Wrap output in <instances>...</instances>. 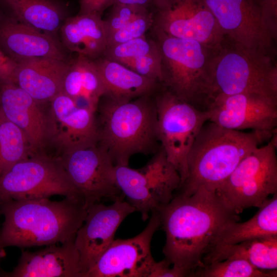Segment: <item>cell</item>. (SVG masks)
<instances>
[{"instance_id":"obj_21","label":"cell","mask_w":277,"mask_h":277,"mask_svg":"<svg viewBox=\"0 0 277 277\" xmlns=\"http://www.w3.org/2000/svg\"><path fill=\"white\" fill-rule=\"evenodd\" d=\"M70 62L49 57L21 61L17 63L14 83L40 104L50 102L62 90Z\"/></svg>"},{"instance_id":"obj_11","label":"cell","mask_w":277,"mask_h":277,"mask_svg":"<svg viewBox=\"0 0 277 277\" xmlns=\"http://www.w3.org/2000/svg\"><path fill=\"white\" fill-rule=\"evenodd\" d=\"M149 33L197 41L215 51L226 37L203 0H154Z\"/></svg>"},{"instance_id":"obj_31","label":"cell","mask_w":277,"mask_h":277,"mask_svg":"<svg viewBox=\"0 0 277 277\" xmlns=\"http://www.w3.org/2000/svg\"><path fill=\"white\" fill-rule=\"evenodd\" d=\"M153 17L148 9L123 27L108 34L107 48L121 44L146 34L152 27Z\"/></svg>"},{"instance_id":"obj_36","label":"cell","mask_w":277,"mask_h":277,"mask_svg":"<svg viewBox=\"0 0 277 277\" xmlns=\"http://www.w3.org/2000/svg\"><path fill=\"white\" fill-rule=\"evenodd\" d=\"M262 8L266 17L270 20L276 19L277 0H253Z\"/></svg>"},{"instance_id":"obj_33","label":"cell","mask_w":277,"mask_h":277,"mask_svg":"<svg viewBox=\"0 0 277 277\" xmlns=\"http://www.w3.org/2000/svg\"><path fill=\"white\" fill-rule=\"evenodd\" d=\"M171 264L165 258L154 264L149 277H184L189 276L190 273L185 269L175 266L170 268Z\"/></svg>"},{"instance_id":"obj_24","label":"cell","mask_w":277,"mask_h":277,"mask_svg":"<svg viewBox=\"0 0 277 277\" xmlns=\"http://www.w3.org/2000/svg\"><path fill=\"white\" fill-rule=\"evenodd\" d=\"M94 60L104 86V96L128 101L153 95L162 86L160 82L140 75L117 62L102 56Z\"/></svg>"},{"instance_id":"obj_16","label":"cell","mask_w":277,"mask_h":277,"mask_svg":"<svg viewBox=\"0 0 277 277\" xmlns=\"http://www.w3.org/2000/svg\"><path fill=\"white\" fill-rule=\"evenodd\" d=\"M86 209L85 219L74 240L80 255L81 277L114 241L115 232L125 219L136 211L123 199L109 205L96 202Z\"/></svg>"},{"instance_id":"obj_35","label":"cell","mask_w":277,"mask_h":277,"mask_svg":"<svg viewBox=\"0 0 277 277\" xmlns=\"http://www.w3.org/2000/svg\"><path fill=\"white\" fill-rule=\"evenodd\" d=\"M17 64L7 56L0 49V81L14 83Z\"/></svg>"},{"instance_id":"obj_4","label":"cell","mask_w":277,"mask_h":277,"mask_svg":"<svg viewBox=\"0 0 277 277\" xmlns=\"http://www.w3.org/2000/svg\"><path fill=\"white\" fill-rule=\"evenodd\" d=\"M96 111L99 114L97 145L108 153L114 165L128 166L133 155L147 154L160 147H157V110L153 95L128 101L103 96Z\"/></svg>"},{"instance_id":"obj_15","label":"cell","mask_w":277,"mask_h":277,"mask_svg":"<svg viewBox=\"0 0 277 277\" xmlns=\"http://www.w3.org/2000/svg\"><path fill=\"white\" fill-rule=\"evenodd\" d=\"M49 103L47 142L55 146L63 155L97 144L95 112L78 105L61 91Z\"/></svg>"},{"instance_id":"obj_6","label":"cell","mask_w":277,"mask_h":277,"mask_svg":"<svg viewBox=\"0 0 277 277\" xmlns=\"http://www.w3.org/2000/svg\"><path fill=\"white\" fill-rule=\"evenodd\" d=\"M211 73L213 100L217 95L244 93L277 100V69L267 53L225 45L214 53Z\"/></svg>"},{"instance_id":"obj_8","label":"cell","mask_w":277,"mask_h":277,"mask_svg":"<svg viewBox=\"0 0 277 277\" xmlns=\"http://www.w3.org/2000/svg\"><path fill=\"white\" fill-rule=\"evenodd\" d=\"M153 96L159 141L180 174L181 186L188 174V153L201 128L209 121V114L179 98L163 85Z\"/></svg>"},{"instance_id":"obj_26","label":"cell","mask_w":277,"mask_h":277,"mask_svg":"<svg viewBox=\"0 0 277 277\" xmlns=\"http://www.w3.org/2000/svg\"><path fill=\"white\" fill-rule=\"evenodd\" d=\"M259 208L255 215L246 222L232 221L226 224L217 234L211 247L277 236V193Z\"/></svg>"},{"instance_id":"obj_13","label":"cell","mask_w":277,"mask_h":277,"mask_svg":"<svg viewBox=\"0 0 277 277\" xmlns=\"http://www.w3.org/2000/svg\"><path fill=\"white\" fill-rule=\"evenodd\" d=\"M83 196L86 208L103 198L123 199L116 186L114 165L97 144L74 150L57 157Z\"/></svg>"},{"instance_id":"obj_17","label":"cell","mask_w":277,"mask_h":277,"mask_svg":"<svg viewBox=\"0 0 277 277\" xmlns=\"http://www.w3.org/2000/svg\"><path fill=\"white\" fill-rule=\"evenodd\" d=\"M209 121L223 128L273 132L277 128V100L255 93L215 96Z\"/></svg>"},{"instance_id":"obj_29","label":"cell","mask_w":277,"mask_h":277,"mask_svg":"<svg viewBox=\"0 0 277 277\" xmlns=\"http://www.w3.org/2000/svg\"><path fill=\"white\" fill-rule=\"evenodd\" d=\"M275 270L256 268L246 260L231 258L202 265L190 275L193 277H276Z\"/></svg>"},{"instance_id":"obj_1","label":"cell","mask_w":277,"mask_h":277,"mask_svg":"<svg viewBox=\"0 0 277 277\" xmlns=\"http://www.w3.org/2000/svg\"><path fill=\"white\" fill-rule=\"evenodd\" d=\"M156 211L166 234L165 259L173 266L188 271L189 276L203 265V256L223 227L240 220L215 191L204 187L190 195L179 193Z\"/></svg>"},{"instance_id":"obj_38","label":"cell","mask_w":277,"mask_h":277,"mask_svg":"<svg viewBox=\"0 0 277 277\" xmlns=\"http://www.w3.org/2000/svg\"><path fill=\"white\" fill-rule=\"evenodd\" d=\"M2 215L1 210V206H0V216ZM6 255V253L5 252H0V260L4 258Z\"/></svg>"},{"instance_id":"obj_22","label":"cell","mask_w":277,"mask_h":277,"mask_svg":"<svg viewBox=\"0 0 277 277\" xmlns=\"http://www.w3.org/2000/svg\"><path fill=\"white\" fill-rule=\"evenodd\" d=\"M0 12L60 39V28L71 16L69 6L64 0H0Z\"/></svg>"},{"instance_id":"obj_23","label":"cell","mask_w":277,"mask_h":277,"mask_svg":"<svg viewBox=\"0 0 277 277\" xmlns=\"http://www.w3.org/2000/svg\"><path fill=\"white\" fill-rule=\"evenodd\" d=\"M102 15L77 14L67 18L59 31L64 47L91 60L102 57L107 48V32Z\"/></svg>"},{"instance_id":"obj_32","label":"cell","mask_w":277,"mask_h":277,"mask_svg":"<svg viewBox=\"0 0 277 277\" xmlns=\"http://www.w3.org/2000/svg\"><path fill=\"white\" fill-rule=\"evenodd\" d=\"M109 14L104 20L107 35L123 27L149 8L131 4L115 3L112 5Z\"/></svg>"},{"instance_id":"obj_3","label":"cell","mask_w":277,"mask_h":277,"mask_svg":"<svg viewBox=\"0 0 277 277\" xmlns=\"http://www.w3.org/2000/svg\"><path fill=\"white\" fill-rule=\"evenodd\" d=\"M274 131L245 132L207 122L188 153V174L179 194L190 195L201 187L215 191L246 156L270 140Z\"/></svg>"},{"instance_id":"obj_20","label":"cell","mask_w":277,"mask_h":277,"mask_svg":"<svg viewBox=\"0 0 277 277\" xmlns=\"http://www.w3.org/2000/svg\"><path fill=\"white\" fill-rule=\"evenodd\" d=\"M42 105L15 83L0 81V109L24 133L35 153L47 143V114Z\"/></svg>"},{"instance_id":"obj_18","label":"cell","mask_w":277,"mask_h":277,"mask_svg":"<svg viewBox=\"0 0 277 277\" xmlns=\"http://www.w3.org/2000/svg\"><path fill=\"white\" fill-rule=\"evenodd\" d=\"M0 49L16 63L39 57L69 62L72 58L60 39L13 20L1 12Z\"/></svg>"},{"instance_id":"obj_14","label":"cell","mask_w":277,"mask_h":277,"mask_svg":"<svg viewBox=\"0 0 277 277\" xmlns=\"http://www.w3.org/2000/svg\"><path fill=\"white\" fill-rule=\"evenodd\" d=\"M145 228L127 239L114 240L83 277H149L156 262L151 251L152 237L161 226L156 210Z\"/></svg>"},{"instance_id":"obj_12","label":"cell","mask_w":277,"mask_h":277,"mask_svg":"<svg viewBox=\"0 0 277 277\" xmlns=\"http://www.w3.org/2000/svg\"><path fill=\"white\" fill-rule=\"evenodd\" d=\"M225 37L233 44L267 53L273 27L253 0H203Z\"/></svg>"},{"instance_id":"obj_28","label":"cell","mask_w":277,"mask_h":277,"mask_svg":"<svg viewBox=\"0 0 277 277\" xmlns=\"http://www.w3.org/2000/svg\"><path fill=\"white\" fill-rule=\"evenodd\" d=\"M35 154L24 133L0 109V175L12 165Z\"/></svg>"},{"instance_id":"obj_19","label":"cell","mask_w":277,"mask_h":277,"mask_svg":"<svg viewBox=\"0 0 277 277\" xmlns=\"http://www.w3.org/2000/svg\"><path fill=\"white\" fill-rule=\"evenodd\" d=\"M74 236L61 245L54 244L35 251H22L11 271L2 277H81L78 252Z\"/></svg>"},{"instance_id":"obj_7","label":"cell","mask_w":277,"mask_h":277,"mask_svg":"<svg viewBox=\"0 0 277 277\" xmlns=\"http://www.w3.org/2000/svg\"><path fill=\"white\" fill-rule=\"evenodd\" d=\"M276 131L269 142L246 156L216 193L230 210L239 214L245 209L260 208L277 193Z\"/></svg>"},{"instance_id":"obj_5","label":"cell","mask_w":277,"mask_h":277,"mask_svg":"<svg viewBox=\"0 0 277 277\" xmlns=\"http://www.w3.org/2000/svg\"><path fill=\"white\" fill-rule=\"evenodd\" d=\"M149 34L161 52L162 85L197 109L208 111L212 102L211 62L216 51L194 40Z\"/></svg>"},{"instance_id":"obj_10","label":"cell","mask_w":277,"mask_h":277,"mask_svg":"<svg viewBox=\"0 0 277 277\" xmlns=\"http://www.w3.org/2000/svg\"><path fill=\"white\" fill-rule=\"evenodd\" d=\"M116 186L143 221L150 212L169 203L181 184L179 173L161 146L152 159L140 169L114 165Z\"/></svg>"},{"instance_id":"obj_30","label":"cell","mask_w":277,"mask_h":277,"mask_svg":"<svg viewBox=\"0 0 277 277\" xmlns=\"http://www.w3.org/2000/svg\"><path fill=\"white\" fill-rule=\"evenodd\" d=\"M146 34L127 42L108 47L102 57L117 62L125 63L157 50L159 49L155 40Z\"/></svg>"},{"instance_id":"obj_34","label":"cell","mask_w":277,"mask_h":277,"mask_svg":"<svg viewBox=\"0 0 277 277\" xmlns=\"http://www.w3.org/2000/svg\"><path fill=\"white\" fill-rule=\"evenodd\" d=\"M78 14L96 13L102 15L103 11L112 5V0H79Z\"/></svg>"},{"instance_id":"obj_25","label":"cell","mask_w":277,"mask_h":277,"mask_svg":"<svg viewBox=\"0 0 277 277\" xmlns=\"http://www.w3.org/2000/svg\"><path fill=\"white\" fill-rule=\"evenodd\" d=\"M61 92L78 105L96 112L105 91L94 60L77 54L72 57L65 75Z\"/></svg>"},{"instance_id":"obj_37","label":"cell","mask_w":277,"mask_h":277,"mask_svg":"<svg viewBox=\"0 0 277 277\" xmlns=\"http://www.w3.org/2000/svg\"><path fill=\"white\" fill-rule=\"evenodd\" d=\"M154 0H112V5L115 3H124L143 6L150 8Z\"/></svg>"},{"instance_id":"obj_9","label":"cell","mask_w":277,"mask_h":277,"mask_svg":"<svg viewBox=\"0 0 277 277\" xmlns=\"http://www.w3.org/2000/svg\"><path fill=\"white\" fill-rule=\"evenodd\" d=\"M55 195L84 201L57 158L35 153L0 175V202Z\"/></svg>"},{"instance_id":"obj_27","label":"cell","mask_w":277,"mask_h":277,"mask_svg":"<svg viewBox=\"0 0 277 277\" xmlns=\"http://www.w3.org/2000/svg\"><path fill=\"white\" fill-rule=\"evenodd\" d=\"M235 258L246 260L257 268H277V236L256 239L234 244L211 247L202 259L203 265Z\"/></svg>"},{"instance_id":"obj_2","label":"cell","mask_w":277,"mask_h":277,"mask_svg":"<svg viewBox=\"0 0 277 277\" xmlns=\"http://www.w3.org/2000/svg\"><path fill=\"white\" fill-rule=\"evenodd\" d=\"M4 221L0 228V252L63 243L75 236L85 219L84 200L64 197L8 200L0 202Z\"/></svg>"}]
</instances>
